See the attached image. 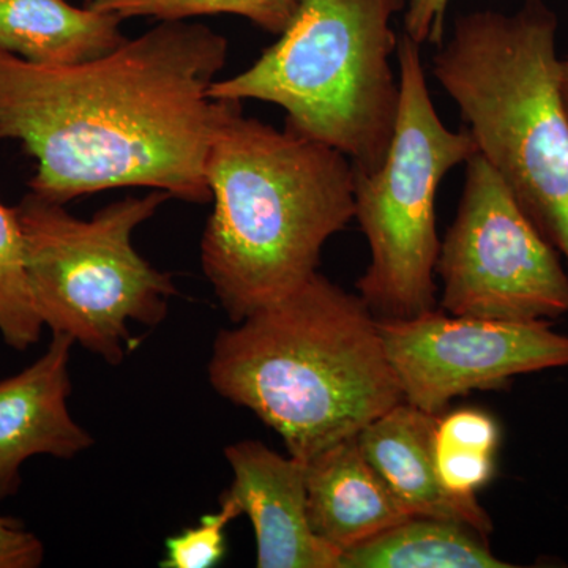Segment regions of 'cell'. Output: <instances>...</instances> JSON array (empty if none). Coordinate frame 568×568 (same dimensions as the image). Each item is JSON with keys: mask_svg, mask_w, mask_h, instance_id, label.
Returning <instances> with one entry per match:
<instances>
[{"mask_svg": "<svg viewBox=\"0 0 568 568\" xmlns=\"http://www.w3.org/2000/svg\"><path fill=\"white\" fill-rule=\"evenodd\" d=\"M230 41L209 26L160 21L77 65L0 51V140L36 160L31 192L65 204L111 189L211 201L205 162L231 103L211 91Z\"/></svg>", "mask_w": 568, "mask_h": 568, "instance_id": "obj_1", "label": "cell"}, {"mask_svg": "<svg viewBox=\"0 0 568 568\" xmlns=\"http://www.w3.org/2000/svg\"><path fill=\"white\" fill-rule=\"evenodd\" d=\"M205 181L213 211L201 265L234 324L315 275L328 239L355 219L351 160L239 102L216 129Z\"/></svg>", "mask_w": 568, "mask_h": 568, "instance_id": "obj_2", "label": "cell"}, {"mask_svg": "<svg viewBox=\"0 0 568 568\" xmlns=\"http://www.w3.org/2000/svg\"><path fill=\"white\" fill-rule=\"evenodd\" d=\"M207 373L305 463L403 402L377 317L320 272L220 332Z\"/></svg>", "mask_w": 568, "mask_h": 568, "instance_id": "obj_3", "label": "cell"}, {"mask_svg": "<svg viewBox=\"0 0 568 568\" xmlns=\"http://www.w3.org/2000/svg\"><path fill=\"white\" fill-rule=\"evenodd\" d=\"M558 17L545 0L462 14L433 74L477 152L568 264V115Z\"/></svg>", "mask_w": 568, "mask_h": 568, "instance_id": "obj_4", "label": "cell"}, {"mask_svg": "<svg viewBox=\"0 0 568 568\" xmlns=\"http://www.w3.org/2000/svg\"><path fill=\"white\" fill-rule=\"evenodd\" d=\"M407 0H297L293 20L248 69L213 82L222 102L257 100L284 126L342 152L354 170L386 159L399 108L392 21Z\"/></svg>", "mask_w": 568, "mask_h": 568, "instance_id": "obj_5", "label": "cell"}, {"mask_svg": "<svg viewBox=\"0 0 568 568\" xmlns=\"http://www.w3.org/2000/svg\"><path fill=\"white\" fill-rule=\"evenodd\" d=\"M170 197L151 190L108 204L88 220L33 192L14 205L43 327L119 365L138 345L130 324L156 327L166 320L178 287L171 274L134 250L133 234Z\"/></svg>", "mask_w": 568, "mask_h": 568, "instance_id": "obj_6", "label": "cell"}, {"mask_svg": "<svg viewBox=\"0 0 568 568\" xmlns=\"http://www.w3.org/2000/svg\"><path fill=\"white\" fill-rule=\"evenodd\" d=\"M422 48L399 36V108L386 159L354 170L355 220L372 261L357 291L377 320H409L436 308V194L446 175L476 155L467 130L440 121L429 95Z\"/></svg>", "mask_w": 568, "mask_h": 568, "instance_id": "obj_7", "label": "cell"}, {"mask_svg": "<svg viewBox=\"0 0 568 568\" xmlns=\"http://www.w3.org/2000/svg\"><path fill=\"white\" fill-rule=\"evenodd\" d=\"M465 166L457 215L437 256L440 308L510 323L568 315V274L558 250L480 153Z\"/></svg>", "mask_w": 568, "mask_h": 568, "instance_id": "obj_8", "label": "cell"}, {"mask_svg": "<svg viewBox=\"0 0 568 568\" xmlns=\"http://www.w3.org/2000/svg\"><path fill=\"white\" fill-rule=\"evenodd\" d=\"M377 327L403 402L433 416L458 396L568 366V335L547 321L510 323L433 308L409 320H377Z\"/></svg>", "mask_w": 568, "mask_h": 568, "instance_id": "obj_9", "label": "cell"}, {"mask_svg": "<svg viewBox=\"0 0 568 568\" xmlns=\"http://www.w3.org/2000/svg\"><path fill=\"white\" fill-rule=\"evenodd\" d=\"M233 484L220 503L246 515L256 536V567L338 568L339 552L316 536L308 518L306 463L260 440L224 448Z\"/></svg>", "mask_w": 568, "mask_h": 568, "instance_id": "obj_10", "label": "cell"}, {"mask_svg": "<svg viewBox=\"0 0 568 568\" xmlns=\"http://www.w3.org/2000/svg\"><path fill=\"white\" fill-rule=\"evenodd\" d=\"M73 345L71 336L52 334L39 361L0 381V503L20 491L21 467L29 458L73 459L95 443L67 405Z\"/></svg>", "mask_w": 568, "mask_h": 568, "instance_id": "obj_11", "label": "cell"}, {"mask_svg": "<svg viewBox=\"0 0 568 568\" xmlns=\"http://www.w3.org/2000/svg\"><path fill=\"white\" fill-rule=\"evenodd\" d=\"M436 417L399 402L358 433V447L413 517L463 523L489 537L493 521L477 496L452 495L440 484L433 450Z\"/></svg>", "mask_w": 568, "mask_h": 568, "instance_id": "obj_12", "label": "cell"}, {"mask_svg": "<svg viewBox=\"0 0 568 568\" xmlns=\"http://www.w3.org/2000/svg\"><path fill=\"white\" fill-rule=\"evenodd\" d=\"M306 496L310 525L339 555L413 517L366 462L357 436L306 463Z\"/></svg>", "mask_w": 568, "mask_h": 568, "instance_id": "obj_13", "label": "cell"}, {"mask_svg": "<svg viewBox=\"0 0 568 568\" xmlns=\"http://www.w3.org/2000/svg\"><path fill=\"white\" fill-rule=\"evenodd\" d=\"M118 14L67 0H0V51L40 65H77L126 40Z\"/></svg>", "mask_w": 568, "mask_h": 568, "instance_id": "obj_14", "label": "cell"}, {"mask_svg": "<svg viewBox=\"0 0 568 568\" xmlns=\"http://www.w3.org/2000/svg\"><path fill=\"white\" fill-rule=\"evenodd\" d=\"M488 537L448 519L410 517L372 540L347 549L338 568H508Z\"/></svg>", "mask_w": 568, "mask_h": 568, "instance_id": "obj_15", "label": "cell"}, {"mask_svg": "<svg viewBox=\"0 0 568 568\" xmlns=\"http://www.w3.org/2000/svg\"><path fill=\"white\" fill-rule=\"evenodd\" d=\"M500 426L478 407L443 413L436 417L433 450L437 476L452 495L477 496L496 474Z\"/></svg>", "mask_w": 568, "mask_h": 568, "instance_id": "obj_16", "label": "cell"}, {"mask_svg": "<svg viewBox=\"0 0 568 568\" xmlns=\"http://www.w3.org/2000/svg\"><path fill=\"white\" fill-rule=\"evenodd\" d=\"M43 332L26 272L24 244L14 207L0 203V336L14 351L40 342Z\"/></svg>", "mask_w": 568, "mask_h": 568, "instance_id": "obj_17", "label": "cell"}, {"mask_svg": "<svg viewBox=\"0 0 568 568\" xmlns=\"http://www.w3.org/2000/svg\"><path fill=\"white\" fill-rule=\"evenodd\" d=\"M89 6L118 14L123 21L130 18L189 21L190 18L234 14L280 36L293 20L297 0H92Z\"/></svg>", "mask_w": 568, "mask_h": 568, "instance_id": "obj_18", "label": "cell"}, {"mask_svg": "<svg viewBox=\"0 0 568 568\" xmlns=\"http://www.w3.org/2000/svg\"><path fill=\"white\" fill-rule=\"evenodd\" d=\"M237 511L227 503H220V510L201 518L193 528L168 538L163 568H211L226 555V530L237 518Z\"/></svg>", "mask_w": 568, "mask_h": 568, "instance_id": "obj_19", "label": "cell"}, {"mask_svg": "<svg viewBox=\"0 0 568 568\" xmlns=\"http://www.w3.org/2000/svg\"><path fill=\"white\" fill-rule=\"evenodd\" d=\"M43 559V544L24 523L0 517V568H37Z\"/></svg>", "mask_w": 568, "mask_h": 568, "instance_id": "obj_20", "label": "cell"}, {"mask_svg": "<svg viewBox=\"0 0 568 568\" xmlns=\"http://www.w3.org/2000/svg\"><path fill=\"white\" fill-rule=\"evenodd\" d=\"M450 0H407L403 24L409 39L418 47H439L446 32V17Z\"/></svg>", "mask_w": 568, "mask_h": 568, "instance_id": "obj_21", "label": "cell"}, {"mask_svg": "<svg viewBox=\"0 0 568 568\" xmlns=\"http://www.w3.org/2000/svg\"><path fill=\"white\" fill-rule=\"evenodd\" d=\"M562 97L564 104H566V111L568 115V58L564 59L562 63Z\"/></svg>", "mask_w": 568, "mask_h": 568, "instance_id": "obj_22", "label": "cell"}, {"mask_svg": "<svg viewBox=\"0 0 568 568\" xmlns=\"http://www.w3.org/2000/svg\"><path fill=\"white\" fill-rule=\"evenodd\" d=\"M88 2H89V3H91V2H92V0H88Z\"/></svg>", "mask_w": 568, "mask_h": 568, "instance_id": "obj_23", "label": "cell"}]
</instances>
